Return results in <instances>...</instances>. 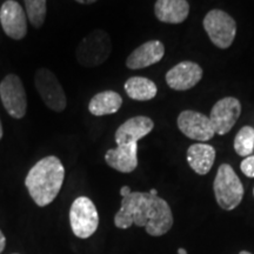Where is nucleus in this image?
I'll return each instance as SVG.
<instances>
[{
	"mask_svg": "<svg viewBox=\"0 0 254 254\" xmlns=\"http://www.w3.org/2000/svg\"><path fill=\"white\" fill-rule=\"evenodd\" d=\"M75 1L80 2V4H84V5H88V4H93V2L97 1V0H75Z\"/></svg>",
	"mask_w": 254,
	"mask_h": 254,
	"instance_id": "obj_25",
	"label": "nucleus"
},
{
	"mask_svg": "<svg viewBox=\"0 0 254 254\" xmlns=\"http://www.w3.org/2000/svg\"><path fill=\"white\" fill-rule=\"evenodd\" d=\"M114 225L122 230L132 225L145 227L147 234L161 237L173 226V214L166 200L150 192H131L124 196L114 217Z\"/></svg>",
	"mask_w": 254,
	"mask_h": 254,
	"instance_id": "obj_1",
	"label": "nucleus"
},
{
	"mask_svg": "<svg viewBox=\"0 0 254 254\" xmlns=\"http://www.w3.org/2000/svg\"><path fill=\"white\" fill-rule=\"evenodd\" d=\"M253 194H254V190H253Z\"/></svg>",
	"mask_w": 254,
	"mask_h": 254,
	"instance_id": "obj_30",
	"label": "nucleus"
},
{
	"mask_svg": "<svg viewBox=\"0 0 254 254\" xmlns=\"http://www.w3.org/2000/svg\"><path fill=\"white\" fill-rule=\"evenodd\" d=\"M202 68L196 63L182 62L166 73V84L174 91H187L201 80Z\"/></svg>",
	"mask_w": 254,
	"mask_h": 254,
	"instance_id": "obj_12",
	"label": "nucleus"
},
{
	"mask_svg": "<svg viewBox=\"0 0 254 254\" xmlns=\"http://www.w3.org/2000/svg\"><path fill=\"white\" fill-rule=\"evenodd\" d=\"M65 179V167L59 158L49 155L40 159L25 178V186L39 207L50 205L59 194Z\"/></svg>",
	"mask_w": 254,
	"mask_h": 254,
	"instance_id": "obj_2",
	"label": "nucleus"
},
{
	"mask_svg": "<svg viewBox=\"0 0 254 254\" xmlns=\"http://www.w3.org/2000/svg\"><path fill=\"white\" fill-rule=\"evenodd\" d=\"M165 46L159 40L146 41L127 57L126 66L129 69H140L154 65L164 58Z\"/></svg>",
	"mask_w": 254,
	"mask_h": 254,
	"instance_id": "obj_15",
	"label": "nucleus"
},
{
	"mask_svg": "<svg viewBox=\"0 0 254 254\" xmlns=\"http://www.w3.org/2000/svg\"><path fill=\"white\" fill-rule=\"evenodd\" d=\"M131 192H132V190L128 186H123L122 189H120V195H122L123 198H124V196H126L127 194H129Z\"/></svg>",
	"mask_w": 254,
	"mask_h": 254,
	"instance_id": "obj_24",
	"label": "nucleus"
},
{
	"mask_svg": "<svg viewBox=\"0 0 254 254\" xmlns=\"http://www.w3.org/2000/svg\"><path fill=\"white\" fill-rule=\"evenodd\" d=\"M0 99L12 118H24L27 111V98L23 81L17 74H7L0 82Z\"/></svg>",
	"mask_w": 254,
	"mask_h": 254,
	"instance_id": "obj_8",
	"label": "nucleus"
},
{
	"mask_svg": "<svg viewBox=\"0 0 254 254\" xmlns=\"http://www.w3.org/2000/svg\"><path fill=\"white\" fill-rule=\"evenodd\" d=\"M13 254H18V253H13Z\"/></svg>",
	"mask_w": 254,
	"mask_h": 254,
	"instance_id": "obj_31",
	"label": "nucleus"
},
{
	"mask_svg": "<svg viewBox=\"0 0 254 254\" xmlns=\"http://www.w3.org/2000/svg\"><path fill=\"white\" fill-rule=\"evenodd\" d=\"M240 114V101L234 97H226L214 104L208 118L211 120L214 132L219 135H224L233 128Z\"/></svg>",
	"mask_w": 254,
	"mask_h": 254,
	"instance_id": "obj_9",
	"label": "nucleus"
},
{
	"mask_svg": "<svg viewBox=\"0 0 254 254\" xmlns=\"http://www.w3.org/2000/svg\"><path fill=\"white\" fill-rule=\"evenodd\" d=\"M34 84L41 100L50 110L59 113L66 109L67 100L65 91L52 71L49 68L38 69L34 75Z\"/></svg>",
	"mask_w": 254,
	"mask_h": 254,
	"instance_id": "obj_7",
	"label": "nucleus"
},
{
	"mask_svg": "<svg viewBox=\"0 0 254 254\" xmlns=\"http://www.w3.org/2000/svg\"><path fill=\"white\" fill-rule=\"evenodd\" d=\"M204 28L213 45L226 50L237 36L236 20L221 9H212L204 18Z\"/></svg>",
	"mask_w": 254,
	"mask_h": 254,
	"instance_id": "obj_6",
	"label": "nucleus"
},
{
	"mask_svg": "<svg viewBox=\"0 0 254 254\" xmlns=\"http://www.w3.org/2000/svg\"><path fill=\"white\" fill-rule=\"evenodd\" d=\"M2 134H4V132H2V125H1V122H0V140H1Z\"/></svg>",
	"mask_w": 254,
	"mask_h": 254,
	"instance_id": "obj_27",
	"label": "nucleus"
},
{
	"mask_svg": "<svg viewBox=\"0 0 254 254\" xmlns=\"http://www.w3.org/2000/svg\"><path fill=\"white\" fill-rule=\"evenodd\" d=\"M153 128V120L148 118V117H133V118L127 119L125 123L118 127L116 134H114V138H116L117 145L138 142L144 136L150 134Z\"/></svg>",
	"mask_w": 254,
	"mask_h": 254,
	"instance_id": "obj_14",
	"label": "nucleus"
},
{
	"mask_svg": "<svg viewBox=\"0 0 254 254\" xmlns=\"http://www.w3.org/2000/svg\"><path fill=\"white\" fill-rule=\"evenodd\" d=\"M126 94L132 100L147 101L155 98L158 93V87L151 79L144 77H131L124 85Z\"/></svg>",
	"mask_w": 254,
	"mask_h": 254,
	"instance_id": "obj_19",
	"label": "nucleus"
},
{
	"mask_svg": "<svg viewBox=\"0 0 254 254\" xmlns=\"http://www.w3.org/2000/svg\"><path fill=\"white\" fill-rule=\"evenodd\" d=\"M5 247H6V238L4 236V233H2V231L0 230V253L5 250Z\"/></svg>",
	"mask_w": 254,
	"mask_h": 254,
	"instance_id": "obj_23",
	"label": "nucleus"
},
{
	"mask_svg": "<svg viewBox=\"0 0 254 254\" xmlns=\"http://www.w3.org/2000/svg\"><path fill=\"white\" fill-rule=\"evenodd\" d=\"M177 124L183 134L200 142L211 140L215 134L208 117L196 111H183L178 117Z\"/></svg>",
	"mask_w": 254,
	"mask_h": 254,
	"instance_id": "obj_10",
	"label": "nucleus"
},
{
	"mask_svg": "<svg viewBox=\"0 0 254 254\" xmlns=\"http://www.w3.org/2000/svg\"><path fill=\"white\" fill-rule=\"evenodd\" d=\"M154 13L158 20L166 24H182L190 13L187 0H157Z\"/></svg>",
	"mask_w": 254,
	"mask_h": 254,
	"instance_id": "obj_16",
	"label": "nucleus"
},
{
	"mask_svg": "<svg viewBox=\"0 0 254 254\" xmlns=\"http://www.w3.org/2000/svg\"><path fill=\"white\" fill-rule=\"evenodd\" d=\"M213 190L215 200L222 209L232 211L239 206L244 196V186L231 165L222 164L219 166Z\"/></svg>",
	"mask_w": 254,
	"mask_h": 254,
	"instance_id": "obj_3",
	"label": "nucleus"
},
{
	"mask_svg": "<svg viewBox=\"0 0 254 254\" xmlns=\"http://www.w3.org/2000/svg\"><path fill=\"white\" fill-rule=\"evenodd\" d=\"M150 193L152 195H158V192H157V190H154V189H152L151 190H150Z\"/></svg>",
	"mask_w": 254,
	"mask_h": 254,
	"instance_id": "obj_28",
	"label": "nucleus"
},
{
	"mask_svg": "<svg viewBox=\"0 0 254 254\" xmlns=\"http://www.w3.org/2000/svg\"><path fill=\"white\" fill-rule=\"evenodd\" d=\"M30 23L36 28L44 25L46 18V0H24Z\"/></svg>",
	"mask_w": 254,
	"mask_h": 254,
	"instance_id": "obj_21",
	"label": "nucleus"
},
{
	"mask_svg": "<svg viewBox=\"0 0 254 254\" xmlns=\"http://www.w3.org/2000/svg\"><path fill=\"white\" fill-rule=\"evenodd\" d=\"M215 160V150L213 146L198 142L190 145L187 150V163L199 176H205L211 171Z\"/></svg>",
	"mask_w": 254,
	"mask_h": 254,
	"instance_id": "obj_17",
	"label": "nucleus"
},
{
	"mask_svg": "<svg viewBox=\"0 0 254 254\" xmlns=\"http://www.w3.org/2000/svg\"><path fill=\"white\" fill-rule=\"evenodd\" d=\"M241 172L249 178H254V155L246 157L240 164Z\"/></svg>",
	"mask_w": 254,
	"mask_h": 254,
	"instance_id": "obj_22",
	"label": "nucleus"
},
{
	"mask_svg": "<svg viewBox=\"0 0 254 254\" xmlns=\"http://www.w3.org/2000/svg\"><path fill=\"white\" fill-rule=\"evenodd\" d=\"M0 23L11 39L21 40L27 34V19L23 6L15 0H6L0 8Z\"/></svg>",
	"mask_w": 254,
	"mask_h": 254,
	"instance_id": "obj_11",
	"label": "nucleus"
},
{
	"mask_svg": "<svg viewBox=\"0 0 254 254\" xmlns=\"http://www.w3.org/2000/svg\"><path fill=\"white\" fill-rule=\"evenodd\" d=\"M239 254H252V253H250V252H247V251H241V252L239 253Z\"/></svg>",
	"mask_w": 254,
	"mask_h": 254,
	"instance_id": "obj_29",
	"label": "nucleus"
},
{
	"mask_svg": "<svg viewBox=\"0 0 254 254\" xmlns=\"http://www.w3.org/2000/svg\"><path fill=\"white\" fill-rule=\"evenodd\" d=\"M123 105L122 95L114 91H104L97 93L88 104V111L95 117L117 113Z\"/></svg>",
	"mask_w": 254,
	"mask_h": 254,
	"instance_id": "obj_18",
	"label": "nucleus"
},
{
	"mask_svg": "<svg viewBox=\"0 0 254 254\" xmlns=\"http://www.w3.org/2000/svg\"><path fill=\"white\" fill-rule=\"evenodd\" d=\"M69 224L75 237L87 239L99 226V214L94 202L87 196H78L69 209Z\"/></svg>",
	"mask_w": 254,
	"mask_h": 254,
	"instance_id": "obj_5",
	"label": "nucleus"
},
{
	"mask_svg": "<svg viewBox=\"0 0 254 254\" xmlns=\"http://www.w3.org/2000/svg\"><path fill=\"white\" fill-rule=\"evenodd\" d=\"M105 161L113 170L131 173L138 166V142H128L111 148L105 154Z\"/></svg>",
	"mask_w": 254,
	"mask_h": 254,
	"instance_id": "obj_13",
	"label": "nucleus"
},
{
	"mask_svg": "<svg viewBox=\"0 0 254 254\" xmlns=\"http://www.w3.org/2000/svg\"><path fill=\"white\" fill-rule=\"evenodd\" d=\"M112 41L106 32L94 30L82 39L75 50L78 63L84 67H95L109 59Z\"/></svg>",
	"mask_w": 254,
	"mask_h": 254,
	"instance_id": "obj_4",
	"label": "nucleus"
},
{
	"mask_svg": "<svg viewBox=\"0 0 254 254\" xmlns=\"http://www.w3.org/2000/svg\"><path fill=\"white\" fill-rule=\"evenodd\" d=\"M178 254H187V251L184 249H179L178 250Z\"/></svg>",
	"mask_w": 254,
	"mask_h": 254,
	"instance_id": "obj_26",
	"label": "nucleus"
},
{
	"mask_svg": "<svg viewBox=\"0 0 254 254\" xmlns=\"http://www.w3.org/2000/svg\"><path fill=\"white\" fill-rule=\"evenodd\" d=\"M254 150V128L252 126H244L234 138V151L240 157H250Z\"/></svg>",
	"mask_w": 254,
	"mask_h": 254,
	"instance_id": "obj_20",
	"label": "nucleus"
}]
</instances>
